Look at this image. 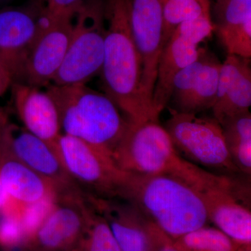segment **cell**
Wrapping results in <instances>:
<instances>
[{"label": "cell", "mask_w": 251, "mask_h": 251, "mask_svg": "<svg viewBox=\"0 0 251 251\" xmlns=\"http://www.w3.org/2000/svg\"><path fill=\"white\" fill-rule=\"evenodd\" d=\"M119 198L135 204L173 240L209 223L200 193L174 176L122 171Z\"/></svg>", "instance_id": "6da1fadb"}, {"label": "cell", "mask_w": 251, "mask_h": 251, "mask_svg": "<svg viewBox=\"0 0 251 251\" xmlns=\"http://www.w3.org/2000/svg\"><path fill=\"white\" fill-rule=\"evenodd\" d=\"M130 0H105V36L100 74L105 94L128 122L151 120L140 95L142 67L130 25Z\"/></svg>", "instance_id": "7a4b0ae2"}, {"label": "cell", "mask_w": 251, "mask_h": 251, "mask_svg": "<svg viewBox=\"0 0 251 251\" xmlns=\"http://www.w3.org/2000/svg\"><path fill=\"white\" fill-rule=\"evenodd\" d=\"M46 90L58 109L62 134L90 144L112 158L130 125L115 102L86 85L50 84Z\"/></svg>", "instance_id": "3957f363"}, {"label": "cell", "mask_w": 251, "mask_h": 251, "mask_svg": "<svg viewBox=\"0 0 251 251\" xmlns=\"http://www.w3.org/2000/svg\"><path fill=\"white\" fill-rule=\"evenodd\" d=\"M112 160L120 171L174 176L197 191L212 184L219 176L183 158L166 128L155 120L130 123Z\"/></svg>", "instance_id": "277c9868"}, {"label": "cell", "mask_w": 251, "mask_h": 251, "mask_svg": "<svg viewBox=\"0 0 251 251\" xmlns=\"http://www.w3.org/2000/svg\"><path fill=\"white\" fill-rule=\"evenodd\" d=\"M170 110L164 128L183 158L214 174L242 175L231 160L222 127L214 117Z\"/></svg>", "instance_id": "5b68a950"}, {"label": "cell", "mask_w": 251, "mask_h": 251, "mask_svg": "<svg viewBox=\"0 0 251 251\" xmlns=\"http://www.w3.org/2000/svg\"><path fill=\"white\" fill-rule=\"evenodd\" d=\"M105 0H88L74 18L67 54L51 84L86 85L100 74L105 36Z\"/></svg>", "instance_id": "8992f818"}, {"label": "cell", "mask_w": 251, "mask_h": 251, "mask_svg": "<svg viewBox=\"0 0 251 251\" xmlns=\"http://www.w3.org/2000/svg\"><path fill=\"white\" fill-rule=\"evenodd\" d=\"M56 151L68 175L82 192L97 197H118L122 171L111 157L64 134L59 137Z\"/></svg>", "instance_id": "52a82bcc"}, {"label": "cell", "mask_w": 251, "mask_h": 251, "mask_svg": "<svg viewBox=\"0 0 251 251\" xmlns=\"http://www.w3.org/2000/svg\"><path fill=\"white\" fill-rule=\"evenodd\" d=\"M211 16H202L181 23L162 49L156 83L153 89L152 110L159 120L163 109L169 103L175 77L199 55L200 44L214 31Z\"/></svg>", "instance_id": "ba28073f"}, {"label": "cell", "mask_w": 251, "mask_h": 251, "mask_svg": "<svg viewBox=\"0 0 251 251\" xmlns=\"http://www.w3.org/2000/svg\"><path fill=\"white\" fill-rule=\"evenodd\" d=\"M239 179L221 175L198 192L209 222L241 246L251 244V188Z\"/></svg>", "instance_id": "9c48e42d"}, {"label": "cell", "mask_w": 251, "mask_h": 251, "mask_svg": "<svg viewBox=\"0 0 251 251\" xmlns=\"http://www.w3.org/2000/svg\"><path fill=\"white\" fill-rule=\"evenodd\" d=\"M163 0H130V25L141 60L140 95L150 119L157 67L163 48Z\"/></svg>", "instance_id": "30bf717a"}, {"label": "cell", "mask_w": 251, "mask_h": 251, "mask_svg": "<svg viewBox=\"0 0 251 251\" xmlns=\"http://www.w3.org/2000/svg\"><path fill=\"white\" fill-rule=\"evenodd\" d=\"M44 0L0 9V62L16 81L28 52L47 25Z\"/></svg>", "instance_id": "8fae6325"}, {"label": "cell", "mask_w": 251, "mask_h": 251, "mask_svg": "<svg viewBox=\"0 0 251 251\" xmlns=\"http://www.w3.org/2000/svg\"><path fill=\"white\" fill-rule=\"evenodd\" d=\"M54 196L49 215L25 242L29 251H66L78 247L87 208L83 192L78 189Z\"/></svg>", "instance_id": "7c38bea8"}, {"label": "cell", "mask_w": 251, "mask_h": 251, "mask_svg": "<svg viewBox=\"0 0 251 251\" xmlns=\"http://www.w3.org/2000/svg\"><path fill=\"white\" fill-rule=\"evenodd\" d=\"M1 138L10 152L53 186L54 194L80 189L68 175L53 148L24 127L10 124L3 115Z\"/></svg>", "instance_id": "4fadbf2b"}, {"label": "cell", "mask_w": 251, "mask_h": 251, "mask_svg": "<svg viewBox=\"0 0 251 251\" xmlns=\"http://www.w3.org/2000/svg\"><path fill=\"white\" fill-rule=\"evenodd\" d=\"M221 64L209 50L201 48L196 60L175 77L170 99L173 105L171 109L198 115L212 108L217 95Z\"/></svg>", "instance_id": "5bb4252c"}, {"label": "cell", "mask_w": 251, "mask_h": 251, "mask_svg": "<svg viewBox=\"0 0 251 251\" xmlns=\"http://www.w3.org/2000/svg\"><path fill=\"white\" fill-rule=\"evenodd\" d=\"M72 30L73 19L50 22L36 38L14 82L40 88L52 83L67 54Z\"/></svg>", "instance_id": "9a60e30c"}, {"label": "cell", "mask_w": 251, "mask_h": 251, "mask_svg": "<svg viewBox=\"0 0 251 251\" xmlns=\"http://www.w3.org/2000/svg\"><path fill=\"white\" fill-rule=\"evenodd\" d=\"M103 216L121 251H153V224L133 203L122 198H100L84 193Z\"/></svg>", "instance_id": "2e32d148"}, {"label": "cell", "mask_w": 251, "mask_h": 251, "mask_svg": "<svg viewBox=\"0 0 251 251\" xmlns=\"http://www.w3.org/2000/svg\"><path fill=\"white\" fill-rule=\"evenodd\" d=\"M11 87L15 109L23 127L46 142L57 152V141L62 133L58 109L53 98L40 87L21 82H13Z\"/></svg>", "instance_id": "e0dca14e"}, {"label": "cell", "mask_w": 251, "mask_h": 251, "mask_svg": "<svg viewBox=\"0 0 251 251\" xmlns=\"http://www.w3.org/2000/svg\"><path fill=\"white\" fill-rule=\"evenodd\" d=\"M251 105V59L227 54L220 70L216 102L211 108L214 117L221 125L249 112Z\"/></svg>", "instance_id": "ac0fdd59"}, {"label": "cell", "mask_w": 251, "mask_h": 251, "mask_svg": "<svg viewBox=\"0 0 251 251\" xmlns=\"http://www.w3.org/2000/svg\"><path fill=\"white\" fill-rule=\"evenodd\" d=\"M0 178L4 197L21 205L37 202L54 194L53 186L49 180L18 161L10 152L1 140V133Z\"/></svg>", "instance_id": "d6986e66"}, {"label": "cell", "mask_w": 251, "mask_h": 251, "mask_svg": "<svg viewBox=\"0 0 251 251\" xmlns=\"http://www.w3.org/2000/svg\"><path fill=\"white\" fill-rule=\"evenodd\" d=\"M229 156L244 176L251 175V115L250 111L227 119L221 124Z\"/></svg>", "instance_id": "ffe728a7"}, {"label": "cell", "mask_w": 251, "mask_h": 251, "mask_svg": "<svg viewBox=\"0 0 251 251\" xmlns=\"http://www.w3.org/2000/svg\"><path fill=\"white\" fill-rule=\"evenodd\" d=\"M209 16V0H163V46L181 23Z\"/></svg>", "instance_id": "44dd1931"}, {"label": "cell", "mask_w": 251, "mask_h": 251, "mask_svg": "<svg viewBox=\"0 0 251 251\" xmlns=\"http://www.w3.org/2000/svg\"><path fill=\"white\" fill-rule=\"evenodd\" d=\"M87 202L85 227L78 250L80 251H121L110 226L105 219Z\"/></svg>", "instance_id": "7402d4cb"}, {"label": "cell", "mask_w": 251, "mask_h": 251, "mask_svg": "<svg viewBox=\"0 0 251 251\" xmlns=\"http://www.w3.org/2000/svg\"><path fill=\"white\" fill-rule=\"evenodd\" d=\"M173 241L180 251H237L240 247L217 227L207 225Z\"/></svg>", "instance_id": "603a6c76"}, {"label": "cell", "mask_w": 251, "mask_h": 251, "mask_svg": "<svg viewBox=\"0 0 251 251\" xmlns=\"http://www.w3.org/2000/svg\"><path fill=\"white\" fill-rule=\"evenodd\" d=\"M23 205L5 198L0 206V246L12 250L25 242L21 215Z\"/></svg>", "instance_id": "cb8c5ba5"}, {"label": "cell", "mask_w": 251, "mask_h": 251, "mask_svg": "<svg viewBox=\"0 0 251 251\" xmlns=\"http://www.w3.org/2000/svg\"><path fill=\"white\" fill-rule=\"evenodd\" d=\"M213 16L216 33L239 27L251 19V0H215Z\"/></svg>", "instance_id": "d4e9b609"}, {"label": "cell", "mask_w": 251, "mask_h": 251, "mask_svg": "<svg viewBox=\"0 0 251 251\" xmlns=\"http://www.w3.org/2000/svg\"><path fill=\"white\" fill-rule=\"evenodd\" d=\"M227 54L242 58L251 57V19L242 25L216 33Z\"/></svg>", "instance_id": "484cf974"}, {"label": "cell", "mask_w": 251, "mask_h": 251, "mask_svg": "<svg viewBox=\"0 0 251 251\" xmlns=\"http://www.w3.org/2000/svg\"><path fill=\"white\" fill-rule=\"evenodd\" d=\"M55 202V196L50 195L37 202L23 205L21 220L25 243L30 239L49 215Z\"/></svg>", "instance_id": "4316f807"}, {"label": "cell", "mask_w": 251, "mask_h": 251, "mask_svg": "<svg viewBox=\"0 0 251 251\" xmlns=\"http://www.w3.org/2000/svg\"><path fill=\"white\" fill-rule=\"evenodd\" d=\"M88 0H44L46 14L51 21L72 20Z\"/></svg>", "instance_id": "83f0119b"}, {"label": "cell", "mask_w": 251, "mask_h": 251, "mask_svg": "<svg viewBox=\"0 0 251 251\" xmlns=\"http://www.w3.org/2000/svg\"><path fill=\"white\" fill-rule=\"evenodd\" d=\"M153 251H180L174 244L173 239L158 228L155 225L153 226Z\"/></svg>", "instance_id": "f1b7e54d"}, {"label": "cell", "mask_w": 251, "mask_h": 251, "mask_svg": "<svg viewBox=\"0 0 251 251\" xmlns=\"http://www.w3.org/2000/svg\"><path fill=\"white\" fill-rule=\"evenodd\" d=\"M13 83V77L9 69L0 62V97L11 87Z\"/></svg>", "instance_id": "f546056e"}, {"label": "cell", "mask_w": 251, "mask_h": 251, "mask_svg": "<svg viewBox=\"0 0 251 251\" xmlns=\"http://www.w3.org/2000/svg\"><path fill=\"white\" fill-rule=\"evenodd\" d=\"M2 115L1 117V120H0V126H1V118H2ZM4 200V192H3L2 186H1V178H0V206H1V203L3 202Z\"/></svg>", "instance_id": "4dcf8cb0"}, {"label": "cell", "mask_w": 251, "mask_h": 251, "mask_svg": "<svg viewBox=\"0 0 251 251\" xmlns=\"http://www.w3.org/2000/svg\"><path fill=\"white\" fill-rule=\"evenodd\" d=\"M237 251H251V244H246V245H241L237 249Z\"/></svg>", "instance_id": "1f68e13d"}, {"label": "cell", "mask_w": 251, "mask_h": 251, "mask_svg": "<svg viewBox=\"0 0 251 251\" xmlns=\"http://www.w3.org/2000/svg\"><path fill=\"white\" fill-rule=\"evenodd\" d=\"M11 0H0V9L6 7V5Z\"/></svg>", "instance_id": "d6a6232c"}, {"label": "cell", "mask_w": 251, "mask_h": 251, "mask_svg": "<svg viewBox=\"0 0 251 251\" xmlns=\"http://www.w3.org/2000/svg\"><path fill=\"white\" fill-rule=\"evenodd\" d=\"M66 251H80L78 250V249H73V250Z\"/></svg>", "instance_id": "836d02e7"}, {"label": "cell", "mask_w": 251, "mask_h": 251, "mask_svg": "<svg viewBox=\"0 0 251 251\" xmlns=\"http://www.w3.org/2000/svg\"><path fill=\"white\" fill-rule=\"evenodd\" d=\"M1 115H2V112L0 111V120H1Z\"/></svg>", "instance_id": "e575fe53"}]
</instances>
